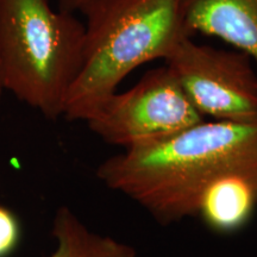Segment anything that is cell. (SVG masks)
Wrapping results in <instances>:
<instances>
[{"label": "cell", "mask_w": 257, "mask_h": 257, "mask_svg": "<svg viewBox=\"0 0 257 257\" xmlns=\"http://www.w3.org/2000/svg\"><path fill=\"white\" fill-rule=\"evenodd\" d=\"M188 34L223 40L257 67V0H184Z\"/></svg>", "instance_id": "obj_6"}, {"label": "cell", "mask_w": 257, "mask_h": 257, "mask_svg": "<svg viewBox=\"0 0 257 257\" xmlns=\"http://www.w3.org/2000/svg\"><path fill=\"white\" fill-rule=\"evenodd\" d=\"M21 224L10 208L0 205V257H9L21 242Z\"/></svg>", "instance_id": "obj_9"}, {"label": "cell", "mask_w": 257, "mask_h": 257, "mask_svg": "<svg viewBox=\"0 0 257 257\" xmlns=\"http://www.w3.org/2000/svg\"><path fill=\"white\" fill-rule=\"evenodd\" d=\"M5 92V89H4V87H3V83H2V81H0V99H2V96H3V93Z\"/></svg>", "instance_id": "obj_11"}, {"label": "cell", "mask_w": 257, "mask_h": 257, "mask_svg": "<svg viewBox=\"0 0 257 257\" xmlns=\"http://www.w3.org/2000/svg\"><path fill=\"white\" fill-rule=\"evenodd\" d=\"M202 120L166 66L148 72L127 91L115 92L86 123L106 144L128 150L166 140Z\"/></svg>", "instance_id": "obj_4"}, {"label": "cell", "mask_w": 257, "mask_h": 257, "mask_svg": "<svg viewBox=\"0 0 257 257\" xmlns=\"http://www.w3.org/2000/svg\"><path fill=\"white\" fill-rule=\"evenodd\" d=\"M83 43L85 24L50 0H0V81L47 119L63 115Z\"/></svg>", "instance_id": "obj_3"}, {"label": "cell", "mask_w": 257, "mask_h": 257, "mask_svg": "<svg viewBox=\"0 0 257 257\" xmlns=\"http://www.w3.org/2000/svg\"><path fill=\"white\" fill-rule=\"evenodd\" d=\"M101 2L104 0H57V8L70 14L85 16Z\"/></svg>", "instance_id": "obj_10"}, {"label": "cell", "mask_w": 257, "mask_h": 257, "mask_svg": "<svg viewBox=\"0 0 257 257\" xmlns=\"http://www.w3.org/2000/svg\"><path fill=\"white\" fill-rule=\"evenodd\" d=\"M51 234L55 249L47 257H137L135 246L89 230L66 206L56 211Z\"/></svg>", "instance_id": "obj_8"}, {"label": "cell", "mask_w": 257, "mask_h": 257, "mask_svg": "<svg viewBox=\"0 0 257 257\" xmlns=\"http://www.w3.org/2000/svg\"><path fill=\"white\" fill-rule=\"evenodd\" d=\"M257 206V180L243 174H226L202 193L197 217L208 229L231 233L251 219Z\"/></svg>", "instance_id": "obj_7"}, {"label": "cell", "mask_w": 257, "mask_h": 257, "mask_svg": "<svg viewBox=\"0 0 257 257\" xmlns=\"http://www.w3.org/2000/svg\"><path fill=\"white\" fill-rule=\"evenodd\" d=\"M166 61L205 119L257 120V72L245 54L198 44L186 37Z\"/></svg>", "instance_id": "obj_5"}, {"label": "cell", "mask_w": 257, "mask_h": 257, "mask_svg": "<svg viewBox=\"0 0 257 257\" xmlns=\"http://www.w3.org/2000/svg\"><path fill=\"white\" fill-rule=\"evenodd\" d=\"M85 43L79 74L62 117L87 121L130 73L154 60H167L192 37L184 0H104L85 15Z\"/></svg>", "instance_id": "obj_2"}, {"label": "cell", "mask_w": 257, "mask_h": 257, "mask_svg": "<svg viewBox=\"0 0 257 257\" xmlns=\"http://www.w3.org/2000/svg\"><path fill=\"white\" fill-rule=\"evenodd\" d=\"M257 180V120H202L174 136L105 160L96 176L154 219L197 217L202 193L226 174Z\"/></svg>", "instance_id": "obj_1"}]
</instances>
